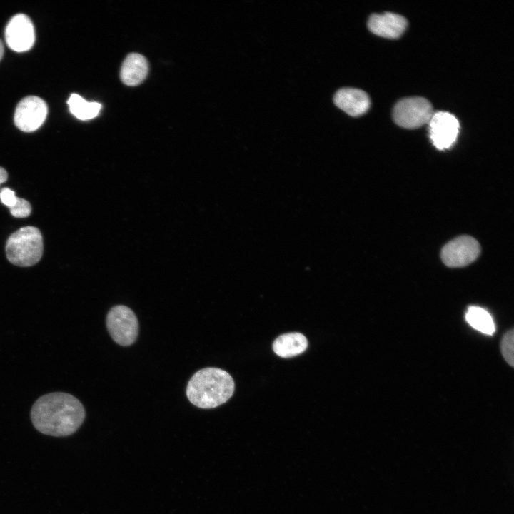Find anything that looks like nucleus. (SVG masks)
Wrapping results in <instances>:
<instances>
[{
	"label": "nucleus",
	"mask_w": 514,
	"mask_h": 514,
	"mask_svg": "<svg viewBox=\"0 0 514 514\" xmlns=\"http://www.w3.org/2000/svg\"><path fill=\"white\" fill-rule=\"evenodd\" d=\"M3 55H4V45H3L1 40L0 39V61L1 60V59L3 57Z\"/></svg>",
	"instance_id": "obj_20"
},
{
	"label": "nucleus",
	"mask_w": 514,
	"mask_h": 514,
	"mask_svg": "<svg viewBox=\"0 0 514 514\" xmlns=\"http://www.w3.org/2000/svg\"><path fill=\"white\" fill-rule=\"evenodd\" d=\"M465 318L473 328L485 334L492 335L495 331V325L491 316L482 308L469 307Z\"/></svg>",
	"instance_id": "obj_15"
},
{
	"label": "nucleus",
	"mask_w": 514,
	"mask_h": 514,
	"mask_svg": "<svg viewBox=\"0 0 514 514\" xmlns=\"http://www.w3.org/2000/svg\"><path fill=\"white\" fill-rule=\"evenodd\" d=\"M234 388V381L228 372L218 368L208 367L198 371L191 378L186 395L196 407L210 409L228 401Z\"/></svg>",
	"instance_id": "obj_2"
},
{
	"label": "nucleus",
	"mask_w": 514,
	"mask_h": 514,
	"mask_svg": "<svg viewBox=\"0 0 514 514\" xmlns=\"http://www.w3.org/2000/svg\"><path fill=\"white\" fill-rule=\"evenodd\" d=\"M480 253L478 242L473 237L463 236L450 241L443 248L441 258L449 267H462L474 261Z\"/></svg>",
	"instance_id": "obj_7"
},
{
	"label": "nucleus",
	"mask_w": 514,
	"mask_h": 514,
	"mask_svg": "<svg viewBox=\"0 0 514 514\" xmlns=\"http://www.w3.org/2000/svg\"><path fill=\"white\" fill-rule=\"evenodd\" d=\"M513 330L508 331L501 341V352L507 363L513 366Z\"/></svg>",
	"instance_id": "obj_16"
},
{
	"label": "nucleus",
	"mask_w": 514,
	"mask_h": 514,
	"mask_svg": "<svg viewBox=\"0 0 514 514\" xmlns=\"http://www.w3.org/2000/svg\"><path fill=\"white\" fill-rule=\"evenodd\" d=\"M148 64L146 59L141 54L131 53L124 59L120 77L122 82L128 86H137L146 77Z\"/></svg>",
	"instance_id": "obj_12"
},
{
	"label": "nucleus",
	"mask_w": 514,
	"mask_h": 514,
	"mask_svg": "<svg viewBox=\"0 0 514 514\" xmlns=\"http://www.w3.org/2000/svg\"><path fill=\"white\" fill-rule=\"evenodd\" d=\"M335 104L352 116L365 114L369 109L371 101L368 94L358 89L343 88L333 97Z\"/></svg>",
	"instance_id": "obj_11"
},
{
	"label": "nucleus",
	"mask_w": 514,
	"mask_h": 514,
	"mask_svg": "<svg viewBox=\"0 0 514 514\" xmlns=\"http://www.w3.org/2000/svg\"><path fill=\"white\" fill-rule=\"evenodd\" d=\"M8 46L17 52L29 50L35 41L34 25L30 18L24 14L11 17L5 30Z\"/></svg>",
	"instance_id": "obj_9"
},
{
	"label": "nucleus",
	"mask_w": 514,
	"mask_h": 514,
	"mask_svg": "<svg viewBox=\"0 0 514 514\" xmlns=\"http://www.w3.org/2000/svg\"><path fill=\"white\" fill-rule=\"evenodd\" d=\"M7 178L8 174L4 168L0 167V184L4 183L7 180Z\"/></svg>",
	"instance_id": "obj_19"
},
{
	"label": "nucleus",
	"mask_w": 514,
	"mask_h": 514,
	"mask_svg": "<svg viewBox=\"0 0 514 514\" xmlns=\"http://www.w3.org/2000/svg\"><path fill=\"white\" fill-rule=\"evenodd\" d=\"M48 112L46 102L36 96H29L21 99L14 112L16 126L24 132L38 129L44 122Z\"/></svg>",
	"instance_id": "obj_6"
},
{
	"label": "nucleus",
	"mask_w": 514,
	"mask_h": 514,
	"mask_svg": "<svg viewBox=\"0 0 514 514\" xmlns=\"http://www.w3.org/2000/svg\"><path fill=\"white\" fill-rule=\"evenodd\" d=\"M81 403L71 394L56 392L40 397L31 410V419L40 433L54 437L74 433L85 419Z\"/></svg>",
	"instance_id": "obj_1"
},
{
	"label": "nucleus",
	"mask_w": 514,
	"mask_h": 514,
	"mask_svg": "<svg viewBox=\"0 0 514 514\" xmlns=\"http://www.w3.org/2000/svg\"><path fill=\"white\" fill-rule=\"evenodd\" d=\"M106 327L113 340L120 346L133 344L138 334V322L134 312L128 307L117 305L106 316Z\"/></svg>",
	"instance_id": "obj_4"
},
{
	"label": "nucleus",
	"mask_w": 514,
	"mask_h": 514,
	"mask_svg": "<svg viewBox=\"0 0 514 514\" xmlns=\"http://www.w3.org/2000/svg\"><path fill=\"white\" fill-rule=\"evenodd\" d=\"M67 104L70 112L80 120H89L98 116L101 105L95 101H88L80 95L72 94Z\"/></svg>",
	"instance_id": "obj_14"
},
{
	"label": "nucleus",
	"mask_w": 514,
	"mask_h": 514,
	"mask_svg": "<svg viewBox=\"0 0 514 514\" xmlns=\"http://www.w3.org/2000/svg\"><path fill=\"white\" fill-rule=\"evenodd\" d=\"M434 112L431 104L423 97L405 98L395 105L393 118L398 126L413 129L428 124Z\"/></svg>",
	"instance_id": "obj_5"
},
{
	"label": "nucleus",
	"mask_w": 514,
	"mask_h": 514,
	"mask_svg": "<svg viewBox=\"0 0 514 514\" xmlns=\"http://www.w3.org/2000/svg\"><path fill=\"white\" fill-rule=\"evenodd\" d=\"M308 347L306 338L301 333H287L278 336L273 343V350L282 358H291L305 351Z\"/></svg>",
	"instance_id": "obj_13"
},
{
	"label": "nucleus",
	"mask_w": 514,
	"mask_h": 514,
	"mask_svg": "<svg viewBox=\"0 0 514 514\" xmlns=\"http://www.w3.org/2000/svg\"><path fill=\"white\" fill-rule=\"evenodd\" d=\"M17 198L14 191L9 188H4L0 191V200L1 203L9 208H11L16 203Z\"/></svg>",
	"instance_id": "obj_18"
},
{
	"label": "nucleus",
	"mask_w": 514,
	"mask_h": 514,
	"mask_svg": "<svg viewBox=\"0 0 514 514\" xmlns=\"http://www.w3.org/2000/svg\"><path fill=\"white\" fill-rule=\"evenodd\" d=\"M44 250L40 231L34 226L22 227L13 233L6 244L8 260L19 266H31L39 261Z\"/></svg>",
	"instance_id": "obj_3"
},
{
	"label": "nucleus",
	"mask_w": 514,
	"mask_h": 514,
	"mask_svg": "<svg viewBox=\"0 0 514 514\" xmlns=\"http://www.w3.org/2000/svg\"><path fill=\"white\" fill-rule=\"evenodd\" d=\"M9 210L13 216L25 218L30 215L31 206L29 201L18 197L16 203Z\"/></svg>",
	"instance_id": "obj_17"
},
{
	"label": "nucleus",
	"mask_w": 514,
	"mask_h": 514,
	"mask_svg": "<svg viewBox=\"0 0 514 514\" xmlns=\"http://www.w3.org/2000/svg\"><path fill=\"white\" fill-rule=\"evenodd\" d=\"M430 138L439 150L450 148L455 142L460 128L458 120L445 111L434 113L429 123Z\"/></svg>",
	"instance_id": "obj_8"
},
{
	"label": "nucleus",
	"mask_w": 514,
	"mask_h": 514,
	"mask_svg": "<svg viewBox=\"0 0 514 514\" xmlns=\"http://www.w3.org/2000/svg\"><path fill=\"white\" fill-rule=\"evenodd\" d=\"M407 24V20L403 16L390 12L373 14L368 21V27L372 33L388 39L400 37Z\"/></svg>",
	"instance_id": "obj_10"
}]
</instances>
